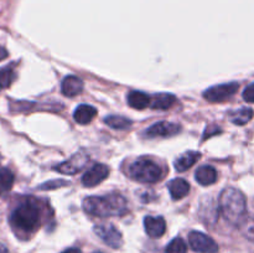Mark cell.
<instances>
[{
    "mask_svg": "<svg viewBox=\"0 0 254 253\" xmlns=\"http://www.w3.org/2000/svg\"><path fill=\"white\" fill-rule=\"evenodd\" d=\"M83 210L88 215L96 217H112L122 216L127 212V200L119 193H111L106 196H89L82 202Z\"/></svg>",
    "mask_w": 254,
    "mask_h": 253,
    "instance_id": "cell-1",
    "label": "cell"
},
{
    "mask_svg": "<svg viewBox=\"0 0 254 253\" xmlns=\"http://www.w3.org/2000/svg\"><path fill=\"white\" fill-rule=\"evenodd\" d=\"M220 211L223 217L235 226H242L247 218V201L242 191L236 188H227L221 192Z\"/></svg>",
    "mask_w": 254,
    "mask_h": 253,
    "instance_id": "cell-2",
    "label": "cell"
},
{
    "mask_svg": "<svg viewBox=\"0 0 254 253\" xmlns=\"http://www.w3.org/2000/svg\"><path fill=\"white\" fill-rule=\"evenodd\" d=\"M10 221H11L12 227L21 232H34L40 226L39 207L31 201H26L12 211Z\"/></svg>",
    "mask_w": 254,
    "mask_h": 253,
    "instance_id": "cell-3",
    "label": "cell"
},
{
    "mask_svg": "<svg viewBox=\"0 0 254 253\" xmlns=\"http://www.w3.org/2000/svg\"><path fill=\"white\" fill-rule=\"evenodd\" d=\"M129 174L134 180L144 184L158 183L163 175V170L155 161L141 158L134 161L129 168Z\"/></svg>",
    "mask_w": 254,
    "mask_h": 253,
    "instance_id": "cell-4",
    "label": "cell"
},
{
    "mask_svg": "<svg viewBox=\"0 0 254 253\" xmlns=\"http://www.w3.org/2000/svg\"><path fill=\"white\" fill-rule=\"evenodd\" d=\"M238 87H240V84L237 82L217 84V86H212L206 89L203 92V97L211 103H218V102H223L231 98L238 91Z\"/></svg>",
    "mask_w": 254,
    "mask_h": 253,
    "instance_id": "cell-5",
    "label": "cell"
},
{
    "mask_svg": "<svg viewBox=\"0 0 254 253\" xmlns=\"http://www.w3.org/2000/svg\"><path fill=\"white\" fill-rule=\"evenodd\" d=\"M189 245L195 252L198 253H217L218 246L210 236L198 231H191L189 235Z\"/></svg>",
    "mask_w": 254,
    "mask_h": 253,
    "instance_id": "cell-6",
    "label": "cell"
},
{
    "mask_svg": "<svg viewBox=\"0 0 254 253\" xmlns=\"http://www.w3.org/2000/svg\"><path fill=\"white\" fill-rule=\"evenodd\" d=\"M94 232L109 247L119 248L123 245L122 233L113 225H97L94 226Z\"/></svg>",
    "mask_w": 254,
    "mask_h": 253,
    "instance_id": "cell-7",
    "label": "cell"
},
{
    "mask_svg": "<svg viewBox=\"0 0 254 253\" xmlns=\"http://www.w3.org/2000/svg\"><path fill=\"white\" fill-rule=\"evenodd\" d=\"M109 169L104 164H96L82 176V184L86 188H94L108 178Z\"/></svg>",
    "mask_w": 254,
    "mask_h": 253,
    "instance_id": "cell-8",
    "label": "cell"
},
{
    "mask_svg": "<svg viewBox=\"0 0 254 253\" xmlns=\"http://www.w3.org/2000/svg\"><path fill=\"white\" fill-rule=\"evenodd\" d=\"M181 131V126L176 123H170V122H158V123L153 124L148 130L145 131L146 136L149 138H156V136H161V138H166V136L176 135Z\"/></svg>",
    "mask_w": 254,
    "mask_h": 253,
    "instance_id": "cell-9",
    "label": "cell"
},
{
    "mask_svg": "<svg viewBox=\"0 0 254 253\" xmlns=\"http://www.w3.org/2000/svg\"><path fill=\"white\" fill-rule=\"evenodd\" d=\"M87 158L86 155H81V154H76V155L72 156L68 160L64 161V163L59 164V165L55 168V170L59 171L61 174H66V175H72V174L78 173L79 170H82L84 165H86Z\"/></svg>",
    "mask_w": 254,
    "mask_h": 253,
    "instance_id": "cell-10",
    "label": "cell"
},
{
    "mask_svg": "<svg viewBox=\"0 0 254 253\" xmlns=\"http://www.w3.org/2000/svg\"><path fill=\"white\" fill-rule=\"evenodd\" d=\"M144 228L151 238H159L165 233L166 222L160 216H146L144 218Z\"/></svg>",
    "mask_w": 254,
    "mask_h": 253,
    "instance_id": "cell-11",
    "label": "cell"
},
{
    "mask_svg": "<svg viewBox=\"0 0 254 253\" xmlns=\"http://www.w3.org/2000/svg\"><path fill=\"white\" fill-rule=\"evenodd\" d=\"M83 89V81L77 76L64 77L61 83V91L67 97H76Z\"/></svg>",
    "mask_w": 254,
    "mask_h": 253,
    "instance_id": "cell-12",
    "label": "cell"
},
{
    "mask_svg": "<svg viewBox=\"0 0 254 253\" xmlns=\"http://www.w3.org/2000/svg\"><path fill=\"white\" fill-rule=\"evenodd\" d=\"M96 116L97 109L94 107L89 106V104H81L73 112L74 122L81 124V126H86V124L91 123Z\"/></svg>",
    "mask_w": 254,
    "mask_h": 253,
    "instance_id": "cell-13",
    "label": "cell"
},
{
    "mask_svg": "<svg viewBox=\"0 0 254 253\" xmlns=\"http://www.w3.org/2000/svg\"><path fill=\"white\" fill-rule=\"evenodd\" d=\"M169 192L173 200H181L190 192V185L184 179H174L168 184Z\"/></svg>",
    "mask_w": 254,
    "mask_h": 253,
    "instance_id": "cell-14",
    "label": "cell"
},
{
    "mask_svg": "<svg viewBox=\"0 0 254 253\" xmlns=\"http://www.w3.org/2000/svg\"><path fill=\"white\" fill-rule=\"evenodd\" d=\"M196 181L202 186L212 185L217 180V171L211 165H202L197 169L195 174Z\"/></svg>",
    "mask_w": 254,
    "mask_h": 253,
    "instance_id": "cell-15",
    "label": "cell"
},
{
    "mask_svg": "<svg viewBox=\"0 0 254 253\" xmlns=\"http://www.w3.org/2000/svg\"><path fill=\"white\" fill-rule=\"evenodd\" d=\"M200 156L201 153H198V151H186L180 158L176 159L175 169L180 173H184V171L189 170L191 166L195 165V163L200 159Z\"/></svg>",
    "mask_w": 254,
    "mask_h": 253,
    "instance_id": "cell-16",
    "label": "cell"
},
{
    "mask_svg": "<svg viewBox=\"0 0 254 253\" xmlns=\"http://www.w3.org/2000/svg\"><path fill=\"white\" fill-rule=\"evenodd\" d=\"M151 97L140 91H131L128 94V104L134 109H145L150 106Z\"/></svg>",
    "mask_w": 254,
    "mask_h": 253,
    "instance_id": "cell-17",
    "label": "cell"
},
{
    "mask_svg": "<svg viewBox=\"0 0 254 253\" xmlns=\"http://www.w3.org/2000/svg\"><path fill=\"white\" fill-rule=\"evenodd\" d=\"M176 98L171 93H158L151 97L150 107L153 109H169L174 103Z\"/></svg>",
    "mask_w": 254,
    "mask_h": 253,
    "instance_id": "cell-18",
    "label": "cell"
},
{
    "mask_svg": "<svg viewBox=\"0 0 254 253\" xmlns=\"http://www.w3.org/2000/svg\"><path fill=\"white\" fill-rule=\"evenodd\" d=\"M254 113H253V109L252 108H248V107H245V108H241L237 109V111L232 112L230 116L231 122L237 126H245L247 124L251 119L253 118Z\"/></svg>",
    "mask_w": 254,
    "mask_h": 253,
    "instance_id": "cell-19",
    "label": "cell"
},
{
    "mask_svg": "<svg viewBox=\"0 0 254 253\" xmlns=\"http://www.w3.org/2000/svg\"><path fill=\"white\" fill-rule=\"evenodd\" d=\"M14 174L7 168H0V195L6 193L14 185Z\"/></svg>",
    "mask_w": 254,
    "mask_h": 253,
    "instance_id": "cell-20",
    "label": "cell"
},
{
    "mask_svg": "<svg viewBox=\"0 0 254 253\" xmlns=\"http://www.w3.org/2000/svg\"><path fill=\"white\" fill-rule=\"evenodd\" d=\"M104 123L108 126L113 129H119V130H124V129H128L131 126L130 119L126 118V117L121 116H109L104 118Z\"/></svg>",
    "mask_w": 254,
    "mask_h": 253,
    "instance_id": "cell-21",
    "label": "cell"
},
{
    "mask_svg": "<svg viewBox=\"0 0 254 253\" xmlns=\"http://www.w3.org/2000/svg\"><path fill=\"white\" fill-rule=\"evenodd\" d=\"M15 76H16L15 69L11 64L4 67V68H0V91L10 87V84L14 82Z\"/></svg>",
    "mask_w": 254,
    "mask_h": 253,
    "instance_id": "cell-22",
    "label": "cell"
},
{
    "mask_svg": "<svg viewBox=\"0 0 254 253\" xmlns=\"http://www.w3.org/2000/svg\"><path fill=\"white\" fill-rule=\"evenodd\" d=\"M165 253H188V246L183 238L176 237L166 246Z\"/></svg>",
    "mask_w": 254,
    "mask_h": 253,
    "instance_id": "cell-23",
    "label": "cell"
},
{
    "mask_svg": "<svg viewBox=\"0 0 254 253\" xmlns=\"http://www.w3.org/2000/svg\"><path fill=\"white\" fill-rule=\"evenodd\" d=\"M242 231L246 237L254 242V216L247 218L242 225Z\"/></svg>",
    "mask_w": 254,
    "mask_h": 253,
    "instance_id": "cell-24",
    "label": "cell"
},
{
    "mask_svg": "<svg viewBox=\"0 0 254 253\" xmlns=\"http://www.w3.org/2000/svg\"><path fill=\"white\" fill-rule=\"evenodd\" d=\"M68 181L66 180H61V179H57V180H54V181H47V183L42 184V185H40V190H54V189H57V188H62V186H66L68 185Z\"/></svg>",
    "mask_w": 254,
    "mask_h": 253,
    "instance_id": "cell-25",
    "label": "cell"
},
{
    "mask_svg": "<svg viewBox=\"0 0 254 253\" xmlns=\"http://www.w3.org/2000/svg\"><path fill=\"white\" fill-rule=\"evenodd\" d=\"M243 99L248 103H254V83L250 84L247 88L243 91Z\"/></svg>",
    "mask_w": 254,
    "mask_h": 253,
    "instance_id": "cell-26",
    "label": "cell"
},
{
    "mask_svg": "<svg viewBox=\"0 0 254 253\" xmlns=\"http://www.w3.org/2000/svg\"><path fill=\"white\" fill-rule=\"evenodd\" d=\"M7 57V51L4 49V47L0 46V61H2L4 59H6Z\"/></svg>",
    "mask_w": 254,
    "mask_h": 253,
    "instance_id": "cell-27",
    "label": "cell"
},
{
    "mask_svg": "<svg viewBox=\"0 0 254 253\" xmlns=\"http://www.w3.org/2000/svg\"><path fill=\"white\" fill-rule=\"evenodd\" d=\"M62 253H81V251L78 248H68V250L64 251Z\"/></svg>",
    "mask_w": 254,
    "mask_h": 253,
    "instance_id": "cell-28",
    "label": "cell"
},
{
    "mask_svg": "<svg viewBox=\"0 0 254 253\" xmlns=\"http://www.w3.org/2000/svg\"><path fill=\"white\" fill-rule=\"evenodd\" d=\"M94 253H102V252H94Z\"/></svg>",
    "mask_w": 254,
    "mask_h": 253,
    "instance_id": "cell-29",
    "label": "cell"
}]
</instances>
